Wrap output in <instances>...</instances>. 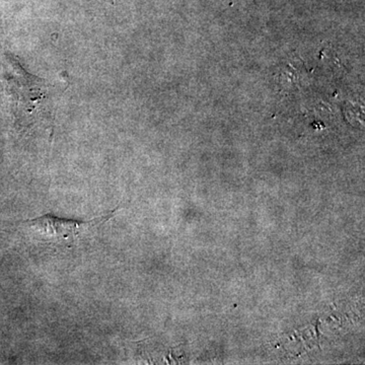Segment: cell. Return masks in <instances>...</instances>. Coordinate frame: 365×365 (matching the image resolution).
<instances>
[{
  "mask_svg": "<svg viewBox=\"0 0 365 365\" xmlns=\"http://www.w3.org/2000/svg\"><path fill=\"white\" fill-rule=\"evenodd\" d=\"M2 74L18 128L51 130L57 101L62 93L58 83H53L29 73L9 54L4 55Z\"/></svg>",
  "mask_w": 365,
  "mask_h": 365,
  "instance_id": "6da1fadb",
  "label": "cell"
},
{
  "mask_svg": "<svg viewBox=\"0 0 365 365\" xmlns=\"http://www.w3.org/2000/svg\"><path fill=\"white\" fill-rule=\"evenodd\" d=\"M116 211L117 209H114L102 217L95 218L88 222L66 220V218L57 217L52 215H45L28 220L26 223L36 232H40L41 235L49 239L58 242H74L79 235L83 234L86 230L109 222Z\"/></svg>",
  "mask_w": 365,
  "mask_h": 365,
  "instance_id": "7a4b0ae2",
  "label": "cell"
}]
</instances>
